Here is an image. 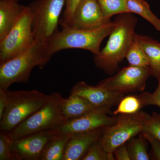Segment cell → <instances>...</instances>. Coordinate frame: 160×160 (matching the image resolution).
<instances>
[{"label":"cell","instance_id":"obj_1","mask_svg":"<svg viewBox=\"0 0 160 160\" xmlns=\"http://www.w3.org/2000/svg\"><path fill=\"white\" fill-rule=\"evenodd\" d=\"M114 21L115 26L106 46L93 58L95 65L109 74L117 70L119 64L126 58L138 23L137 18L130 12L117 15Z\"/></svg>","mask_w":160,"mask_h":160},{"label":"cell","instance_id":"obj_2","mask_svg":"<svg viewBox=\"0 0 160 160\" xmlns=\"http://www.w3.org/2000/svg\"><path fill=\"white\" fill-rule=\"evenodd\" d=\"M52 55L47 43L35 40L26 51L0 64V89L8 90L15 83H28L32 69H42Z\"/></svg>","mask_w":160,"mask_h":160},{"label":"cell","instance_id":"obj_3","mask_svg":"<svg viewBox=\"0 0 160 160\" xmlns=\"http://www.w3.org/2000/svg\"><path fill=\"white\" fill-rule=\"evenodd\" d=\"M115 26V22H109L92 29H76L62 25L58 30L47 42L48 50L52 54L64 49H85L94 55L99 53L101 43L109 36Z\"/></svg>","mask_w":160,"mask_h":160},{"label":"cell","instance_id":"obj_4","mask_svg":"<svg viewBox=\"0 0 160 160\" xmlns=\"http://www.w3.org/2000/svg\"><path fill=\"white\" fill-rule=\"evenodd\" d=\"M65 100L59 92L51 93L42 108L8 133V135L13 140L40 132L57 130L67 120L63 113Z\"/></svg>","mask_w":160,"mask_h":160},{"label":"cell","instance_id":"obj_5","mask_svg":"<svg viewBox=\"0 0 160 160\" xmlns=\"http://www.w3.org/2000/svg\"><path fill=\"white\" fill-rule=\"evenodd\" d=\"M8 102L0 120L1 132L9 133L42 107L49 100L50 94L36 90H7Z\"/></svg>","mask_w":160,"mask_h":160},{"label":"cell","instance_id":"obj_6","mask_svg":"<svg viewBox=\"0 0 160 160\" xmlns=\"http://www.w3.org/2000/svg\"><path fill=\"white\" fill-rule=\"evenodd\" d=\"M147 113L139 111L132 114L117 116L116 122L104 128L99 142L108 153H113L118 147L125 144L143 131Z\"/></svg>","mask_w":160,"mask_h":160},{"label":"cell","instance_id":"obj_7","mask_svg":"<svg viewBox=\"0 0 160 160\" xmlns=\"http://www.w3.org/2000/svg\"><path fill=\"white\" fill-rule=\"evenodd\" d=\"M66 0H35L29 5L35 40L47 42L58 30L60 16Z\"/></svg>","mask_w":160,"mask_h":160},{"label":"cell","instance_id":"obj_8","mask_svg":"<svg viewBox=\"0 0 160 160\" xmlns=\"http://www.w3.org/2000/svg\"><path fill=\"white\" fill-rule=\"evenodd\" d=\"M35 41L29 6H27L18 23L0 41V64L26 51Z\"/></svg>","mask_w":160,"mask_h":160},{"label":"cell","instance_id":"obj_9","mask_svg":"<svg viewBox=\"0 0 160 160\" xmlns=\"http://www.w3.org/2000/svg\"><path fill=\"white\" fill-rule=\"evenodd\" d=\"M152 76L150 68L129 66L120 70L113 76L102 80L98 85L124 94L128 92L142 91L146 82Z\"/></svg>","mask_w":160,"mask_h":160},{"label":"cell","instance_id":"obj_10","mask_svg":"<svg viewBox=\"0 0 160 160\" xmlns=\"http://www.w3.org/2000/svg\"><path fill=\"white\" fill-rule=\"evenodd\" d=\"M56 132L57 130L40 132L12 140L13 160H40L47 143Z\"/></svg>","mask_w":160,"mask_h":160},{"label":"cell","instance_id":"obj_11","mask_svg":"<svg viewBox=\"0 0 160 160\" xmlns=\"http://www.w3.org/2000/svg\"><path fill=\"white\" fill-rule=\"evenodd\" d=\"M110 21L104 17L97 0H81L68 26L76 29H92Z\"/></svg>","mask_w":160,"mask_h":160},{"label":"cell","instance_id":"obj_12","mask_svg":"<svg viewBox=\"0 0 160 160\" xmlns=\"http://www.w3.org/2000/svg\"><path fill=\"white\" fill-rule=\"evenodd\" d=\"M70 94L82 96L98 108L110 109L117 106L124 94L110 91L98 85L92 86L85 82H78L72 87Z\"/></svg>","mask_w":160,"mask_h":160},{"label":"cell","instance_id":"obj_13","mask_svg":"<svg viewBox=\"0 0 160 160\" xmlns=\"http://www.w3.org/2000/svg\"><path fill=\"white\" fill-rule=\"evenodd\" d=\"M107 111L97 112L80 117L69 119L58 129V132L73 134L86 132L111 126L116 122L117 117H109Z\"/></svg>","mask_w":160,"mask_h":160},{"label":"cell","instance_id":"obj_14","mask_svg":"<svg viewBox=\"0 0 160 160\" xmlns=\"http://www.w3.org/2000/svg\"><path fill=\"white\" fill-rule=\"evenodd\" d=\"M104 128L72 134L66 146L63 160H82L89 147L99 140Z\"/></svg>","mask_w":160,"mask_h":160},{"label":"cell","instance_id":"obj_15","mask_svg":"<svg viewBox=\"0 0 160 160\" xmlns=\"http://www.w3.org/2000/svg\"><path fill=\"white\" fill-rule=\"evenodd\" d=\"M27 6L11 0H0V41L15 26Z\"/></svg>","mask_w":160,"mask_h":160},{"label":"cell","instance_id":"obj_16","mask_svg":"<svg viewBox=\"0 0 160 160\" xmlns=\"http://www.w3.org/2000/svg\"><path fill=\"white\" fill-rule=\"evenodd\" d=\"M102 111L110 112V109L98 108L82 96L76 94H70L65 99L63 106V114L67 120Z\"/></svg>","mask_w":160,"mask_h":160},{"label":"cell","instance_id":"obj_17","mask_svg":"<svg viewBox=\"0 0 160 160\" xmlns=\"http://www.w3.org/2000/svg\"><path fill=\"white\" fill-rule=\"evenodd\" d=\"M149 61L152 75L160 79V43L146 36L136 33Z\"/></svg>","mask_w":160,"mask_h":160},{"label":"cell","instance_id":"obj_18","mask_svg":"<svg viewBox=\"0 0 160 160\" xmlns=\"http://www.w3.org/2000/svg\"><path fill=\"white\" fill-rule=\"evenodd\" d=\"M71 135L57 131L46 145L40 160H63Z\"/></svg>","mask_w":160,"mask_h":160},{"label":"cell","instance_id":"obj_19","mask_svg":"<svg viewBox=\"0 0 160 160\" xmlns=\"http://www.w3.org/2000/svg\"><path fill=\"white\" fill-rule=\"evenodd\" d=\"M126 5L129 12L142 17L160 31V19L151 11L147 2L144 0H126Z\"/></svg>","mask_w":160,"mask_h":160},{"label":"cell","instance_id":"obj_20","mask_svg":"<svg viewBox=\"0 0 160 160\" xmlns=\"http://www.w3.org/2000/svg\"><path fill=\"white\" fill-rule=\"evenodd\" d=\"M129 66L149 68V61L142 47L139 42L136 34L126 55Z\"/></svg>","mask_w":160,"mask_h":160},{"label":"cell","instance_id":"obj_21","mask_svg":"<svg viewBox=\"0 0 160 160\" xmlns=\"http://www.w3.org/2000/svg\"><path fill=\"white\" fill-rule=\"evenodd\" d=\"M145 139L142 132L138 135L137 138H132L126 142L131 160H149Z\"/></svg>","mask_w":160,"mask_h":160},{"label":"cell","instance_id":"obj_22","mask_svg":"<svg viewBox=\"0 0 160 160\" xmlns=\"http://www.w3.org/2000/svg\"><path fill=\"white\" fill-rule=\"evenodd\" d=\"M142 107V103L139 96H127L121 100L113 114L114 116L120 114H134L140 111Z\"/></svg>","mask_w":160,"mask_h":160},{"label":"cell","instance_id":"obj_23","mask_svg":"<svg viewBox=\"0 0 160 160\" xmlns=\"http://www.w3.org/2000/svg\"><path fill=\"white\" fill-rule=\"evenodd\" d=\"M104 17L110 20L114 15L129 12L126 0H97Z\"/></svg>","mask_w":160,"mask_h":160},{"label":"cell","instance_id":"obj_24","mask_svg":"<svg viewBox=\"0 0 160 160\" xmlns=\"http://www.w3.org/2000/svg\"><path fill=\"white\" fill-rule=\"evenodd\" d=\"M113 153H108L103 149L99 141L89 147L82 160H114Z\"/></svg>","mask_w":160,"mask_h":160},{"label":"cell","instance_id":"obj_25","mask_svg":"<svg viewBox=\"0 0 160 160\" xmlns=\"http://www.w3.org/2000/svg\"><path fill=\"white\" fill-rule=\"evenodd\" d=\"M142 132H146L153 136L160 142V114L153 112L147 113Z\"/></svg>","mask_w":160,"mask_h":160},{"label":"cell","instance_id":"obj_26","mask_svg":"<svg viewBox=\"0 0 160 160\" xmlns=\"http://www.w3.org/2000/svg\"><path fill=\"white\" fill-rule=\"evenodd\" d=\"M12 140L8 133L1 132L0 133V160H13L11 151Z\"/></svg>","mask_w":160,"mask_h":160},{"label":"cell","instance_id":"obj_27","mask_svg":"<svg viewBox=\"0 0 160 160\" xmlns=\"http://www.w3.org/2000/svg\"><path fill=\"white\" fill-rule=\"evenodd\" d=\"M157 88L152 93L144 92L139 95L143 107L148 106H156L160 108V79L158 80Z\"/></svg>","mask_w":160,"mask_h":160},{"label":"cell","instance_id":"obj_28","mask_svg":"<svg viewBox=\"0 0 160 160\" xmlns=\"http://www.w3.org/2000/svg\"><path fill=\"white\" fill-rule=\"evenodd\" d=\"M81 0H66L63 17L60 20L61 25L69 26L73 13Z\"/></svg>","mask_w":160,"mask_h":160},{"label":"cell","instance_id":"obj_29","mask_svg":"<svg viewBox=\"0 0 160 160\" xmlns=\"http://www.w3.org/2000/svg\"><path fill=\"white\" fill-rule=\"evenodd\" d=\"M146 140L151 146L152 154L154 159L160 160V142L153 136L146 132H142Z\"/></svg>","mask_w":160,"mask_h":160},{"label":"cell","instance_id":"obj_30","mask_svg":"<svg viewBox=\"0 0 160 160\" xmlns=\"http://www.w3.org/2000/svg\"><path fill=\"white\" fill-rule=\"evenodd\" d=\"M113 153L115 160H131L126 143L116 148Z\"/></svg>","mask_w":160,"mask_h":160},{"label":"cell","instance_id":"obj_31","mask_svg":"<svg viewBox=\"0 0 160 160\" xmlns=\"http://www.w3.org/2000/svg\"><path fill=\"white\" fill-rule=\"evenodd\" d=\"M8 102L7 90L0 89V120L2 119Z\"/></svg>","mask_w":160,"mask_h":160},{"label":"cell","instance_id":"obj_32","mask_svg":"<svg viewBox=\"0 0 160 160\" xmlns=\"http://www.w3.org/2000/svg\"><path fill=\"white\" fill-rule=\"evenodd\" d=\"M11 1H16V2H18L19 1V0H11Z\"/></svg>","mask_w":160,"mask_h":160}]
</instances>
